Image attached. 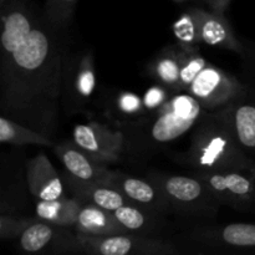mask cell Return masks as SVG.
Wrapping results in <instances>:
<instances>
[{"mask_svg": "<svg viewBox=\"0 0 255 255\" xmlns=\"http://www.w3.org/2000/svg\"><path fill=\"white\" fill-rule=\"evenodd\" d=\"M0 110L45 136L59 122L67 27L50 21L31 0H1Z\"/></svg>", "mask_w": 255, "mask_h": 255, "instance_id": "1", "label": "cell"}, {"mask_svg": "<svg viewBox=\"0 0 255 255\" xmlns=\"http://www.w3.org/2000/svg\"><path fill=\"white\" fill-rule=\"evenodd\" d=\"M206 110L191 94H176L147 116L120 125L124 133V156L147 159L194 128Z\"/></svg>", "mask_w": 255, "mask_h": 255, "instance_id": "2", "label": "cell"}, {"mask_svg": "<svg viewBox=\"0 0 255 255\" xmlns=\"http://www.w3.org/2000/svg\"><path fill=\"white\" fill-rule=\"evenodd\" d=\"M181 161L196 172H255V161L239 147L221 110L204 111L194 126L188 151Z\"/></svg>", "mask_w": 255, "mask_h": 255, "instance_id": "3", "label": "cell"}, {"mask_svg": "<svg viewBox=\"0 0 255 255\" xmlns=\"http://www.w3.org/2000/svg\"><path fill=\"white\" fill-rule=\"evenodd\" d=\"M146 178L161 189L172 216L189 221H211L218 214L221 204L197 176L148 173Z\"/></svg>", "mask_w": 255, "mask_h": 255, "instance_id": "4", "label": "cell"}, {"mask_svg": "<svg viewBox=\"0 0 255 255\" xmlns=\"http://www.w3.org/2000/svg\"><path fill=\"white\" fill-rule=\"evenodd\" d=\"M115 234L106 237H91L80 233L75 239V252L101 255L128 254H173V244L162 239L149 238L139 234Z\"/></svg>", "mask_w": 255, "mask_h": 255, "instance_id": "5", "label": "cell"}, {"mask_svg": "<svg viewBox=\"0 0 255 255\" xmlns=\"http://www.w3.org/2000/svg\"><path fill=\"white\" fill-rule=\"evenodd\" d=\"M194 176L206 183L221 206L239 212H253L255 172L202 171Z\"/></svg>", "mask_w": 255, "mask_h": 255, "instance_id": "6", "label": "cell"}, {"mask_svg": "<svg viewBox=\"0 0 255 255\" xmlns=\"http://www.w3.org/2000/svg\"><path fill=\"white\" fill-rule=\"evenodd\" d=\"M247 86L243 81L223 70L207 65L194 79L188 92L204 110H219L243 94Z\"/></svg>", "mask_w": 255, "mask_h": 255, "instance_id": "7", "label": "cell"}, {"mask_svg": "<svg viewBox=\"0 0 255 255\" xmlns=\"http://www.w3.org/2000/svg\"><path fill=\"white\" fill-rule=\"evenodd\" d=\"M95 89L91 54L71 55L67 49L62 75L61 101L67 110H80L87 104Z\"/></svg>", "mask_w": 255, "mask_h": 255, "instance_id": "8", "label": "cell"}, {"mask_svg": "<svg viewBox=\"0 0 255 255\" xmlns=\"http://www.w3.org/2000/svg\"><path fill=\"white\" fill-rule=\"evenodd\" d=\"M75 143L99 163L116 162L124 156L125 138L121 131H116L105 125H77L72 136Z\"/></svg>", "mask_w": 255, "mask_h": 255, "instance_id": "9", "label": "cell"}, {"mask_svg": "<svg viewBox=\"0 0 255 255\" xmlns=\"http://www.w3.org/2000/svg\"><path fill=\"white\" fill-rule=\"evenodd\" d=\"M187 238L207 248L255 252V224L231 223L219 227L197 226Z\"/></svg>", "mask_w": 255, "mask_h": 255, "instance_id": "10", "label": "cell"}, {"mask_svg": "<svg viewBox=\"0 0 255 255\" xmlns=\"http://www.w3.org/2000/svg\"><path fill=\"white\" fill-rule=\"evenodd\" d=\"M221 110L244 153L255 161V92L246 91Z\"/></svg>", "mask_w": 255, "mask_h": 255, "instance_id": "11", "label": "cell"}, {"mask_svg": "<svg viewBox=\"0 0 255 255\" xmlns=\"http://www.w3.org/2000/svg\"><path fill=\"white\" fill-rule=\"evenodd\" d=\"M109 186L117 189L126 197L129 203L134 206L162 217L172 216L161 189L147 178H134L120 172H114Z\"/></svg>", "mask_w": 255, "mask_h": 255, "instance_id": "12", "label": "cell"}, {"mask_svg": "<svg viewBox=\"0 0 255 255\" xmlns=\"http://www.w3.org/2000/svg\"><path fill=\"white\" fill-rule=\"evenodd\" d=\"M192 10L196 16L202 44L233 51L238 55L243 54L244 44L236 36L226 14H218L197 6H192Z\"/></svg>", "mask_w": 255, "mask_h": 255, "instance_id": "13", "label": "cell"}, {"mask_svg": "<svg viewBox=\"0 0 255 255\" xmlns=\"http://www.w3.org/2000/svg\"><path fill=\"white\" fill-rule=\"evenodd\" d=\"M55 152L61 159L67 173L74 178L86 183L106 184L109 186L110 179L114 172L110 171L106 164L99 163L86 152L82 151L74 141L55 144Z\"/></svg>", "mask_w": 255, "mask_h": 255, "instance_id": "14", "label": "cell"}, {"mask_svg": "<svg viewBox=\"0 0 255 255\" xmlns=\"http://www.w3.org/2000/svg\"><path fill=\"white\" fill-rule=\"evenodd\" d=\"M26 181L30 193L39 201H54L65 197L64 182L44 152L27 161Z\"/></svg>", "mask_w": 255, "mask_h": 255, "instance_id": "15", "label": "cell"}, {"mask_svg": "<svg viewBox=\"0 0 255 255\" xmlns=\"http://www.w3.org/2000/svg\"><path fill=\"white\" fill-rule=\"evenodd\" d=\"M65 184L69 187L75 198L79 199L82 204H94L106 211H116L120 207L129 203L126 197L120 193L114 187L106 184L86 183L74 178L71 174H64L62 177Z\"/></svg>", "mask_w": 255, "mask_h": 255, "instance_id": "16", "label": "cell"}, {"mask_svg": "<svg viewBox=\"0 0 255 255\" xmlns=\"http://www.w3.org/2000/svg\"><path fill=\"white\" fill-rule=\"evenodd\" d=\"M79 233L91 237H106L129 233L115 217L114 212L94 204H82L76 227Z\"/></svg>", "mask_w": 255, "mask_h": 255, "instance_id": "17", "label": "cell"}, {"mask_svg": "<svg viewBox=\"0 0 255 255\" xmlns=\"http://www.w3.org/2000/svg\"><path fill=\"white\" fill-rule=\"evenodd\" d=\"M117 221L129 232V233L139 234V236H152L158 233L166 224L164 217L154 214L152 212L146 211L138 206L132 203H127L114 211Z\"/></svg>", "mask_w": 255, "mask_h": 255, "instance_id": "18", "label": "cell"}, {"mask_svg": "<svg viewBox=\"0 0 255 255\" xmlns=\"http://www.w3.org/2000/svg\"><path fill=\"white\" fill-rule=\"evenodd\" d=\"M82 203L77 198H61L54 201H39L36 204V216L41 221L59 228L76 227Z\"/></svg>", "mask_w": 255, "mask_h": 255, "instance_id": "19", "label": "cell"}, {"mask_svg": "<svg viewBox=\"0 0 255 255\" xmlns=\"http://www.w3.org/2000/svg\"><path fill=\"white\" fill-rule=\"evenodd\" d=\"M154 79L159 81L163 87L172 90L174 92L181 91V60H179V45L178 46L164 49L158 56L154 59L149 66Z\"/></svg>", "mask_w": 255, "mask_h": 255, "instance_id": "20", "label": "cell"}, {"mask_svg": "<svg viewBox=\"0 0 255 255\" xmlns=\"http://www.w3.org/2000/svg\"><path fill=\"white\" fill-rule=\"evenodd\" d=\"M0 141L12 146H55L50 137L2 115L0 117Z\"/></svg>", "mask_w": 255, "mask_h": 255, "instance_id": "21", "label": "cell"}, {"mask_svg": "<svg viewBox=\"0 0 255 255\" xmlns=\"http://www.w3.org/2000/svg\"><path fill=\"white\" fill-rule=\"evenodd\" d=\"M56 226L47 222H32L20 236V248L27 253H37L46 248L55 238Z\"/></svg>", "mask_w": 255, "mask_h": 255, "instance_id": "22", "label": "cell"}, {"mask_svg": "<svg viewBox=\"0 0 255 255\" xmlns=\"http://www.w3.org/2000/svg\"><path fill=\"white\" fill-rule=\"evenodd\" d=\"M173 32L177 40L179 41V46L184 49H198L202 44L198 32L196 16L192 7L187 9L181 15L178 20L173 24Z\"/></svg>", "mask_w": 255, "mask_h": 255, "instance_id": "23", "label": "cell"}, {"mask_svg": "<svg viewBox=\"0 0 255 255\" xmlns=\"http://www.w3.org/2000/svg\"><path fill=\"white\" fill-rule=\"evenodd\" d=\"M179 60H181L182 89L188 91L194 79L208 64L201 56L198 49H184L182 46H179Z\"/></svg>", "mask_w": 255, "mask_h": 255, "instance_id": "24", "label": "cell"}, {"mask_svg": "<svg viewBox=\"0 0 255 255\" xmlns=\"http://www.w3.org/2000/svg\"><path fill=\"white\" fill-rule=\"evenodd\" d=\"M77 0H46L44 12L47 19L59 26L69 27Z\"/></svg>", "mask_w": 255, "mask_h": 255, "instance_id": "25", "label": "cell"}, {"mask_svg": "<svg viewBox=\"0 0 255 255\" xmlns=\"http://www.w3.org/2000/svg\"><path fill=\"white\" fill-rule=\"evenodd\" d=\"M31 223V219H16L2 213L0 216V236L2 239H12L19 237Z\"/></svg>", "mask_w": 255, "mask_h": 255, "instance_id": "26", "label": "cell"}, {"mask_svg": "<svg viewBox=\"0 0 255 255\" xmlns=\"http://www.w3.org/2000/svg\"><path fill=\"white\" fill-rule=\"evenodd\" d=\"M241 57L243 60L244 85L255 92V44H244V52Z\"/></svg>", "mask_w": 255, "mask_h": 255, "instance_id": "27", "label": "cell"}, {"mask_svg": "<svg viewBox=\"0 0 255 255\" xmlns=\"http://www.w3.org/2000/svg\"><path fill=\"white\" fill-rule=\"evenodd\" d=\"M119 107L127 115H136L141 111L142 101L138 96L133 94H124L119 99Z\"/></svg>", "mask_w": 255, "mask_h": 255, "instance_id": "28", "label": "cell"}, {"mask_svg": "<svg viewBox=\"0 0 255 255\" xmlns=\"http://www.w3.org/2000/svg\"><path fill=\"white\" fill-rule=\"evenodd\" d=\"M169 97L167 96V92L164 91L163 87L157 86V87H152L147 91L146 96H144V106L149 110H153L156 107L161 106L163 102H166Z\"/></svg>", "mask_w": 255, "mask_h": 255, "instance_id": "29", "label": "cell"}, {"mask_svg": "<svg viewBox=\"0 0 255 255\" xmlns=\"http://www.w3.org/2000/svg\"><path fill=\"white\" fill-rule=\"evenodd\" d=\"M201 1L204 2L212 11L218 12V14H226L232 0H201Z\"/></svg>", "mask_w": 255, "mask_h": 255, "instance_id": "30", "label": "cell"}, {"mask_svg": "<svg viewBox=\"0 0 255 255\" xmlns=\"http://www.w3.org/2000/svg\"><path fill=\"white\" fill-rule=\"evenodd\" d=\"M253 212L255 213V198H254V207H253Z\"/></svg>", "mask_w": 255, "mask_h": 255, "instance_id": "31", "label": "cell"}, {"mask_svg": "<svg viewBox=\"0 0 255 255\" xmlns=\"http://www.w3.org/2000/svg\"><path fill=\"white\" fill-rule=\"evenodd\" d=\"M177 1H182V0H177Z\"/></svg>", "mask_w": 255, "mask_h": 255, "instance_id": "32", "label": "cell"}]
</instances>
